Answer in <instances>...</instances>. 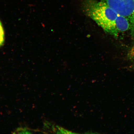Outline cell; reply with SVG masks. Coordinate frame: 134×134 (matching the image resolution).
<instances>
[{"label":"cell","mask_w":134,"mask_h":134,"mask_svg":"<svg viewBox=\"0 0 134 134\" xmlns=\"http://www.w3.org/2000/svg\"><path fill=\"white\" fill-rule=\"evenodd\" d=\"M85 12L101 27L105 32L117 37L115 21L119 15L103 1L85 0L83 3Z\"/></svg>","instance_id":"1"},{"label":"cell","mask_w":134,"mask_h":134,"mask_svg":"<svg viewBox=\"0 0 134 134\" xmlns=\"http://www.w3.org/2000/svg\"><path fill=\"white\" fill-rule=\"evenodd\" d=\"M132 68L133 69H134V65L133 66H132Z\"/></svg>","instance_id":"7"},{"label":"cell","mask_w":134,"mask_h":134,"mask_svg":"<svg viewBox=\"0 0 134 134\" xmlns=\"http://www.w3.org/2000/svg\"><path fill=\"white\" fill-rule=\"evenodd\" d=\"M16 133L31 134L33 133V132L31 130L27 128H18L16 130Z\"/></svg>","instance_id":"4"},{"label":"cell","mask_w":134,"mask_h":134,"mask_svg":"<svg viewBox=\"0 0 134 134\" xmlns=\"http://www.w3.org/2000/svg\"><path fill=\"white\" fill-rule=\"evenodd\" d=\"M4 37L0 36V46H2L4 42Z\"/></svg>","instance_id":"6"},{"label":"cell","mask_w":134,"mask_h":134,"mask_svg":"<svg viewBox=\"0 0 134 134\" xmlns=\"http://www.w3.org/2000/svg\"><path fill=\"white\" fill-rule=\"evenodd\" d=\"M120 15L129 21L130 34L134 40V0H102Z\"/></svg>","instance_id":"2"},{"label":"cell","mask_w":134,"mask_h":134,"mask_svg":"<svg viewBox=\"0 0 134 134\" xmlns=\"http://www.w3.org/2000/svg\"><path fill=\"white\" fill-rule=\"evenodd\" d=\"M115 26L117 31L124 32L130 30V24L129 21L126 18L119 15L115 21Z\"/></svg>","instance_id":"3"},{"label":"cell","mask_w":134,"mask_h":134,"mask_svg":"<svg viewBox=\"0 0 134 134\" xmlns=\"http://www.w3.org/2000/svg\"><path fill=\"white\" fill-rule=\"evenodd\" d=\"M0 36L4 37V31L1 21H0Z\"/></svg>","instance_id":"5"}]
</instances>
